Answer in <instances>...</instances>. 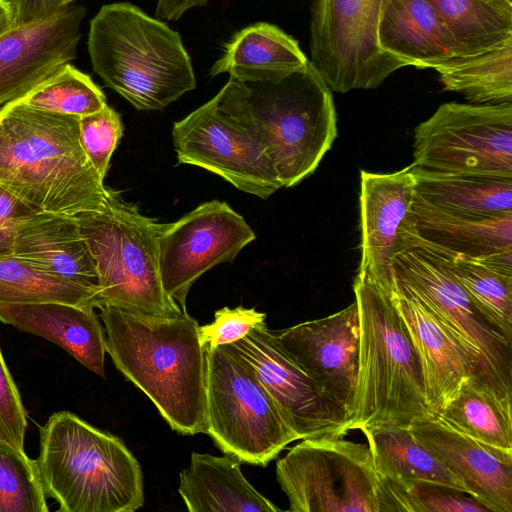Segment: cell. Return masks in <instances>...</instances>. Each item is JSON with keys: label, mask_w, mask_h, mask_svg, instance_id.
I'll return each mask as SVG.
<instances>
[{"label": "cell", "mask_w": 512, "mask_h": 512, "mask_svg": "<svg viewBox=\"0 0 512 512\" xmlns=\"http://www.w3.org/2000/svg\"><path fill=\"white\" fill-rule=\"evenodd\" d=\"M106 351L116 368L156 406L171 429L205 433L207 348L188 312L160 316L99 308Z\"/></svg>", "instance_id": "1"}, {"label": "cell", "mask_w": 512, "mask_h": 512, "mask_svg": "<svg viewBox=\"0 0 512 512\" xmlns=\"http://www.w3.org/2000/svg\"><path fill=\"white\" fill-rule=\"evenodd\" d=\"M85 155L79 116L13 101L0 107V185L37 211H99L107 188Z\"/></svg>", "instance_id": "2"}, {"label": "cell", "mask_w": 512, "mask_h": 512, "mask_svg": "<svg viewBox=\"0 0 512 512\" xmlns=\"http://www.w3.org/2000/svg\"><path fill=\"white\" fill-rule=\"evenodd\" d=\"M215 97L261 139L286 188L311 175L337 137L331 90L310 61L276 83L230 78Z\"/></svg>", "instance_id": "3"}, {"label": "cell", "mask_w": 512, "mask_h": 512, "mask_svg": "<svg viewBox=\"0 0 512 512\" xmlns=\"http://www.w3.org/2000/svg\"><path fill=\"white\" fill-rule=\"evenodd\" d=\"M359 343L356 391L349 430L410 428L432 415L420 360L390 290L370 275L354 280Z\"/></svg>", "instance_id": "4"}, {"label": "cell", "mask_w": 512, "mask_h": 512, "mask_svg": "<svg viewBox=\"0 0 512 512\" xmlns=\"http://www.w3.org/2000/svg\"><path fill=\"white\" fill-rule=\"evenodd\" d=\"M87 46L94 72L138 110H163L196 88L180 34L129 2L100 8Z\"/></svg>", "instance_id": "5"}, {"label": "cell", "mask_w": 512, "mask_h": 512, "mask_svg": "<svg viewBox=\"0 0 512 512\" xmlns=\"http://www.w3.org/2000/svg\"><path fill=\"white\" fill-rule=\"evenodd\" d=\"M35 459L46 496L63 512H133L144 503L139 462L118 437L69 411L40 427Z\"/></svg>", "instance_id": "6"}, {"label": "cell", "mask_w": 512, "mask_h": 512, "mask_svg": "<svg viewBox=\"0 0 512 512\" xmlns=\"http://www.w3.org/2000/svg\"><path fill=\"white\" fill-rule=\"evenodd\" d=\"M74 217L96 264L97 309L109 305L167 317L184 313L161 283L158 241L164 223L143 215L112 189L101 210Z\"/></svg>", "instance_id": "7"}, {"label": "cell", "mask_w": 512, "mask_h": 512, "mask_svg": "<svg viewBox=\"0 0 512 512\" xmlns=\"http://www.w3.org/2000/svg\"><path fill=\"white\" fill-rule=\"evenodd\" d=\"M206 348L205 433L223 453L264 467L298 437L231 344Z\"/></svg>", "instance_id": "8"}, {"label": "cell", "mask_w": 512, "mask_h": 512, "mask_svg": "<svg viewBox=\"0 0 512 512\" xmlns=\"http://www.w3.org/2000/svg\"><path fill=\"white\" fill-rule=\"evenodd\" d=\"M410 228L394 258L395 278L415 292L466 349L477 379L512 402L511 342L485 321L460 283Z\"/></svg>", "instance_id": "9"}, {"label": "cell", "mask_w": 512, "mask_h": 512, "mask_svg": "<svg viewBox=\"0 0 512 512\" xmlns=\"http://www.w3.org/2000/svg\"><path fill=\"white\" fill-rule=\"evenodd\" d=\"M276 478L292 512H381L379 476L365 444L301 439L278 460Z\"/></svg>", "instance_id": "10"}, {"label": "cell", "mask_w": 512, "mask_h": 512, "mask_svg": "<svg viewBox=\"0 0 512 512\" xmlns=\"http://www.w3.org/2000/svg\"><path fill=\"white\" fill-rule=\"evenodd\" d=\"M413 165L512 179V102L444 103L414 133Z\"/></svg>", "instance_id": "11"}, {"label": "cell", "mask_w": 512, "mask_h": 512, "mask_svg": "<svg viewBox=\"0 0 512 512\" xmlns=\"http://www.w3.org/2000/svg\"><path fill=\"white\" fill-rule=\"evenodd\" d=\"M383 0H313L311 64L330 90L375 89L405 67L377 41Z\"/></svg>", "instance_id": "12"}, {"label": "cell", "mask_w": 512, "mask_h": 512, "mask_svg": "<svg viewBox=\"0 0 512 512\" xmlns=\"http://www.w3.org/2000/svg\"><path fill=\"white\" fill-rule=\"evenodd\" d=\"M172 139L179 164L201 167L243 192L266 199L283 187L261 139L215 96L175 122Z\"/></svg>", "instance_id": "13"}, {"label": "cell", "mask_w": 512, "mask_h": 512, "mask_svg": "<svg viewBox=\"0 0 512 512\" xmlns=\"http://www.w3.org/2000/svg\"><path fill=\"white\" fill-rule=\"evenodd\" d=\"M244 218L226 202H204L176 222L165 223L158 241V264L166 294L183 312L191 286L214 266L233 262L255 239Z\"/></svg>", "instance_id": "14"}, {"label": "cell", "mask_w": 512, "mask_h": 512, "mask_svg": "<svg viewBox=\"0 0 512 512\" xmlns=\"http://www.w3.org/2000/svg\"><path fill=\"white\" fill-rule=\"evenodd\" d=\"M253 368L298 440L344 437L350 420L274 341L263 322L231 344Z\"/></svg>", "instance_id": "15"}, {"label": "cell", "mask_w": 512, "mask_h": 512, "mask_svg": "<svg viewBox=\"0 0 512 512\" xmlns=\"http://www.w3.org/2000/svg\"><path fill=\"white\" fill-rule=\"evenodd\" d=\"M269 331L277 345L344 409L351 423L358 372L356 302L324 318Z\"/></svg>", "instance_id": "16"}, {"label": "cell", "mask_w": 512, "mask_h": 512, "mask_svg": "<svg viewBox=\"0 0 512 512\" xmlns=\"http://www.w3.org/2000/svg\"><path fill=\"white\" fill-rule=\"evenodd\" d=\"M85 8L69 4L0 36V107L18 100L76 57Z\"/></svg>", "instance_id": "17"}, {"label": "cell", "mask_w": 512, "mask_h": 512, "mask_svg": "<svg viewBox=\"0 0 512 512\" xmlns=\"http://www.w3.org/2000/svg\"><path fill=\"white\" fill-rule=\"evenodd\" d=\"M415 178L411 166L392 173L361 171L359 195L361 261L358 272L391 289L394 258L411 224Z\"/></svg>", "instance_id": "18"}, {"label": "cell", "mask_w": 512, "mask_h": 512, "mask_svg": "<svg viewBox=\"0 0 512 512\" xmlns=\"http://www.w3.org/2000/svg\"><path fill=\"white\" fill-rule=\"evenodd\" d=\"M392 301L403 319L418 354L425 395L432 415L437 414L475 376V364L460 342L425 302L395 278Z\"/></svg>", "instance_id": "19"}, {"label": "cell", "mask_w": 512, "mask_h": 512, "mask_svg": "<svg viewBox=\"0 0 512 512\" xmlns=\"http://www.w3.org/2000/svg\"><path fill=\"white\" fill-rule=\"evenodd\" d=\"M409 429L490 512H512V453L483 445L435 415L414 421Z\"/></svg>", "instance_id": "20"}, {"label": "cell", "mask_w": 512, "mask_h": 512, "mask_svg": "<svg viewBox=\"0 0 512 512\" xmlns=\"http://www.w3.org/2000/svg\"><path fill=\"white\" fill-rule=\"evenodd\" d=\"M377 41L384 53L418 69L436 70L464 58L427 0H383Z\"/></svg>", "instance_id": "21"}, {"label": "cell", "mask_w": 512, "mask_h": 512, "mask_svg": "<svg viewBox=\"0 0 512 512\" xmlns=\"http://www.w3.org/2000/svg\"><path fill=\"white\" fill-rule=\"evenodd\" d=\"M0 322L55 343L105 377V333L95 308L54 301L0 304Z\"/></svg>", "instance_id": "22"}, {"label": "cell", "mask_w": 512, "mask_h": 512, "mask_svg": "<svg viewBox=\"0 0 512 512\" xmlns=\"http://www.w3.org/2000/svg\"><path fill=\"white\" fill-rule=\"evenodd\" d=\"M9 255L99 291L96 264L75 217L36 212L20 226Z\"/></svg>", "instance_id": "23"}, {"label": "cell", "mask_w": 512, "mask_h": 512, "mask_svg": "<svg viewBox=\"0 0 512 512\" xmlns=\"http://www.w3.org/2000/svg\"><path fill=\"white\" fill-rule=\"evenodd\" d=\"M308 62L295 38L274 24L257 22L236 32L225 44L210 75L227 73L244 83H276Z\"/></svg>", "instance_id": "24"}, {"label": "cell", "mask_w": 512, "mask_h": 512, "mask_svg": "<svg viewBox=\"0 0 512 512\" xmlns=\"http://www.w3.org/2000/svg\"><path fill=\"white\" fill-rule=\"evenodd\" d=\"M236 458L192 452L178 492L190 512H278L244 477Z\"/></svg>", "instance_id": "25"}, {"label": "cell", "mask_w": 512, "mask_h": 512, "mask_svg": "<svg viewBox=\"0 0 512 512\" xmlns=\"http://www.w3.org/2000/svg\"><path fill=\"white\" fill-rule=\"evenodd\" d=\"M411 229L424 241L478 257L512 248V213L475 217L442 210L414 194Z\"/></svg>", "instance_id": "26"}, {"label": "cell", "mask_w": 512, "mask_h": 512, "mask_svg": "<svg viewBox=\"0 0 512 512\" xmlns=\"http://www.w3.org/2000/svg\"><path fill=\"white\" fill-rule=\"evenodd\" d=\"M410 166L416 194L442 210L475 217L512 213V179L443 173Z\"/></svg>", "instance_id": "27"}, {"label": "cell", "mask_w": 512, "mask_h": 512, "mask_svg": "<svg viewBox=\"0 0 512 512\" xmlns=\"http://www.w3.org/2000/svg\"><path fill=\"white\" fill-rule=\"evenodd\" d=\"M361 432L380 476L442 485L475 498L468 486L425 448L409 428L381 427Z\"/></svg>", "instance_id": "28"}, {"label": "cell", "mask_w": 512, "mask_h": 512, "mask_svg": "<svg viewBox=\"0 0 512 512\" xmlns=\"http://www.w3.org/2000/svg\"><path fill=\"white\" fill-rule=\"evenodd\" d=\"M511 403L471 376L435 416L483 445L512 453Z\"/></svg>", "instance_id": "29"}, {"label": "cell", "mask_w": 512, "mask_h": 512, "mask_svg": "<svg viewBox=\"0 0 512 512\" xmlns=\"http://www.w3.org/2000/svg\"><path fill=\"white\" fill-rule=\"evenodd\" d=\"M442 19L464 58L512 40L510 0H427Z\"/></svg>", "instance_id": "30"}, {"label": "cell", "mask_w": 512, "mask_h": 512, "mask_svg": "<svg viewBox=\"0 0 512 512\" xmlns=\"http://www.w3.org/2000/svg\"><path fill=\"white\" fill-rule=\"evenodd\" d=\"M414 234L423 245L439 257L485 321L511 342L512 275L500 273L476 258L428 243L415 232Z\"/></svg>", "instance_id": "31"}, {"label": "cell", "mask_w": 512, "mask_h": 512, "mask_svg": "<svg viewBox=\"0 0 512 512\" xmlns=\"http://www.w3.org/2000/svg\"><path fill=\"white\" fill-rule=\"evenodd\" d=\"M436 71L444 91L462 94L472 104L512 102V40Z\"/></svg>", "instance_id": "32"}, {"label": "cell", "mask_w": 512, "mask_h": 512, "mask_svg": "<svg viewBox=\"0 0 512 512\" xmlns=\"http://www.w3.org/2000/svg\"><path fill=\"white\" fill-rule=\"evenodd\" d=\"M64 302L98 308V289L46 273L11 255H0V304Z\"/></svg>", "instance_id": "33"}, {"label": "cell", "mask_w": 512, "mask_h": 512, "mask_svg": "<svg viewBox=\"0 0 512 512\" xmlns=\"http://www.w3.org/2000/svg\"><path fill=\"white\" fill-rule=\"evenodd\" d=\"M15 101L35 109L79 117L94 113L107 104L101 88L71 63Z\"/></svg>", "instance_id": "34"}, {"label": "cell", "mask_w": 512, "mask_h": 512, "mask_svg": "<svg viewBox=\"0 0 512 512\" xmlns=\"http://www.w3.org/2000/svg\"><path fill=\"white\" fill-rule=\"evenodd\" d=\"M36 461L0 443V512H47Z\"/></svg>", "instance_id": "35"}, {"label": "cell", "mask_w": 512, "mask_h": 512, "mask_svg": "<svg viewBox=\"0 0 512 512\" xmlns=\"http://www.w3.org/2000/svg\"><path fill=\"white\" fill-rule=\"evenodd\" d=\"M123 135L120 115L108 104L79 117V139L88 160L104 180L111 156Z\"/></svg>", "instance_id": "36"}, {"label": "cell", "mask_w": 512, "mask_h": 512, "mask_svg": "<svg viewBox=\"0 0 512 512\" xmlns=\"http://www.w3.org/2000/svg\"><path fill=\"white\" fill-rule=\"evenodd\" d=\"M266 314L255 308L224 307L217 310L214 321L199 326V341L206 347H219L232 344L246 336L258 324L265 322Z\"/></svg>", "instance_id": "37"}, {"label": "cell", "mask_w": 512, "mask_h": 512, "mask_svg": "<svg viewBox=\"0 0 512 512\" xmlns=\"http://www.w3.org/2000/svg\"><path fill=\"white\" fill-rule=\"evenodd\" d=\"M27 413L0 348V443L24 450Z\"/></svg>", "instance_id": "38"}, {"label": "cell", "mask_w": 512, "mask_h": 512, "mask_svg": "<svg viewBox=\"0 0 512 512\" xmlns=\"http://www.w3.org/2000/svg\"><path fill=\"white\" fill-rule=\"evenodd\" d=\"M38 212L0 185V255H9L20 226Z\"/></svg>", "instance_id": "39"}, {"label": "cell", "mask_w": 512, "mask_h": 512, "mask_svg": "<svg viewBox=\"0 0 512 512\" xmlns=\"http://www.w3.org/2000/svg\"><path fill=\"white\" fill-rule=\"evenodd\" d=\"M10 6L13 26H22L50 17L60 11L62 0H6ZM65 7V6H64Z\"/></svg>", "instance_id": "40"}, {"label": "cell", "mask_w": 512, "mask_h": 512, "mask_svg": "<svg viewBox=\"0 0 512 512\" xmlns=\"http://www.w3.org/2000/svg\"><path fill=\"white\" fill-rule=\"evenodd\" d=\"M210 0H157L155 15L162 21H176L185 12L205 6Z\"/></svg>", "instance_id": "41"}, {"label": "cell", "mask_w": 512, "mask_h": 512, "mask_svg": "<svg viewBox=\"0 0 512 512\" xmlns=\"http://www.w3.org/2000/svg\"><path fill=\"white\" fill-rule=\"evenodd\" d=\"M473 258L500 273L512 275V248L497 250Z\"/></svg>", "instance_id": "42"}, {"label": "cell", "mask_w": 512, "mask_h": 512, "mask_svg": "<svg viewBox=\"0 0 512 512\" xmlns=\"http://www.w3.org/2000/svg\"><path fill=\"white\" fill-rule=\"evenodd\" d=\"M13 27V17L6 0H0V36Z\"/></svg>", "instance_id": "43"}, {"label": "cell", "mask_w": 512, "mask_h": 512, "mask_svg": "<svg viewBox=\"0 0 512 512\" xmlns=\"http://www.w3.org/2000/svg\"><path fill=\"white\" fill-rule=\"evenodd\" d=\"M74 1L75 0H62V6L63 7L67 6V5L71 4V3H73Z\"/></svg>", "instance_id": "44"}, {"label": "cell", "mask_w": 512, "mask_h": 512, "mask_svg": "<svg viewBox=\"0 0 512 512\" xmlns=\"http://www.w3.org/2000/svg\"><path fill=\"white\" fill-rule=\"evenodd\" d=\"M510 1H512V0H510Z\"/></svg>", "instance_id": "45"}]
</instances>
